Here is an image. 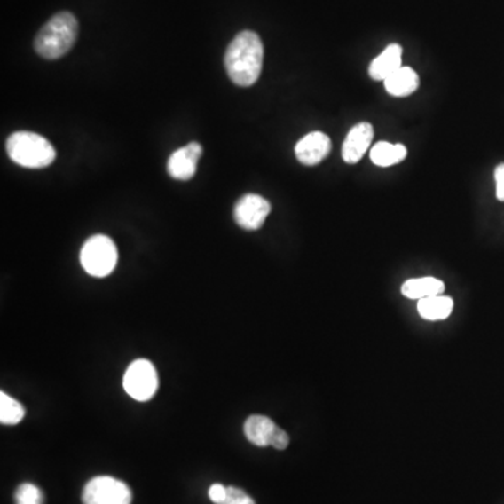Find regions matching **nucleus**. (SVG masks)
<instances>
[{"label": "nucleus", "instance_id": "18", "mask_svg": "<svg viewBox=\"0 0 504 504\" xmlns=\"http://www.w3.org/2000/svg\"><path fill=\"white\" fill-rule=\"evenodd\" d=\"M14 500L16 504H43V494L35 484H23L17 488Z\"/></svg>", "mask_w": 504, "mask_h": 504}, {"label": "nucleus", "instance_id": "16", "mask_svg": "<svg viewBox=\"0 0 504 504\" xmlns=\"http://www.w3.org/2000/svg\"><path fill=\"white\" fill-rule=\"evenodd\" d=\"M408 156V150L404 145H392L389 142H378L370 152V159L378 167H391L401 163Z\"/></svg>", "mask_w": 504, "mask_h": 504}, {"label": "nucleus", "instance_id": "15", "mask_svg": "<svg viewBox=\"0 0 504 504\" xmlns=\"http://www.w3.org/2000/svg\"><path fill=\"white\" fill-rule=\"evenodd\" d=\"M454 309V302L448 295H431L428 299L419 300L418 311L421 319L428 321L447 319Z\"/></svg>", "mask_w": 504, "mask_h": 504}, {"label": "nucleus", "instance_id": "20", "mask_svg": "<svg viewBox=\"0 0 504 504\" xmlns=\"http://www.w3.org/2000/svg\"><path fill=\"white\" fill-rule=\"evenodd\" d=\"M289 435L278 426L275 435H273L272 440H271V445H272L273 448H276V450H285V448H287V445H289Z\"/></svg>", "mask_w": 504, "mask_h": 504}, {"label": "nucleus", "instance_id": "11", "mask_svg": "<svg viewBox=\"0 0 504 504\" xmlns=\"http://www.w3.org/2000/svg\"><path fill=\"white\" fill-rule=\"evenodd\" d=\"M402 67V47L399 43H391L385 48L368 67V75L373 80L389 79Z\"/></svg>", "mask_w": 504, "mask_h": 504}, {"label": "nucleus", "instance_id": "7", "mask_svg": "<svg viewBox=\"0 0 504 504\" xmlns=\"http://www.w3.org/2000/svg\"><path fill=\"white\" fill-rule=\"evenodd\" d=\"M271 213V205L263 196L247 193L234 206V220L241 229L258 230Z\"/></svg>", "mask_w": 504, "mask_h": 504}, {"label": "nucleus", "instance_id": "1", "mask_svg": "<svg viewBox=\"0 0 504 504\" xmlns=\"http://www.w3.org/2000/svg\"><path fill=\"white\" fill-rule=\"evenodd\" d=\"M264 63V43L254 31H241L229 43L224 55V67L232 83L249 87L261 76Z\"/></svg>", "mask_w": 504, "mask_h": 504}, {"label": "nucleus", "instance_id": "10", "mask_svg": "<svg viewBox=\"0 0 504 504\" xmlns=\"http://www.w3.org/2000/svg\"><path fill=\"white\" fill-rule=\"evenodd\" d=\"M374 130L368 122H360L349 130L343 146L342 159L348 164H356L363 159L368 147L372 145Z\"/></svg>", "mask_w": 504, "mask_h": 504}, {"label": "nucleus", "instance_id": "19", "mask_svg": "<svg viewBox=\"0 0 504 504\" xmlns=\"http://www.w3.org/2000/svg\"><path fill=\"white\" fill-rule=\"evenodd\" d=\"M223 504H256V501L242 489L227 486L226 500Z\"/></svg>", "mask_w": 504, "mask_h": 504}, {"label": "nucleus", "instance_id": "2", "mask_svg": "<svg viewBox=\"0 0 504 504\" xmlns=\"http://www.w3.org/2000/svg\"><path fill=\"white\" fill-rule=\"evenodd\" d=\"M79 24L69 12H60L45 23L34 40V48L45 59L65 57L76 43Z\"/></svg>", "mask_w": 504, "mask_h": 504}, {"label": "nucleus", "instance_id": "6", "mask_svg": "<svg viewBox=\"0 0 504 504\" xmlns=\"http://www.w3.org/2000/svg\"><path fill=\"white\" fill-rule=\"evenodd\" d=\"M83 504H130L132 492L122 481L111 476H97L84 486Z\"/></svg>", "mask_w": 504, "mask_h": 504}, {"label": "nucleus", "instance_id": "5", "mask_svg": "<svg viewBox=\"0 0 504 504\" xmlns=\"http://www.w3.org/2000/svg\"><path fill=\"white\" fill-rule=\"evenodd\" d=\"M123 389L135 401H149L159 389L156 367L146 358H138L123 375Z\"/></svg>", "mask_w": 504, "mask_h": 504}, {"label": "nucleus", "instance_id": "3", "mask_svg": "<svg viewBox=\"0 0 504 504\" xmlns=\"http://www.w3.org/2000/svg\"><path fill=\"white\" fill-rule=\"evenodd\" d=\"M6 150L14 163L26 169H45L57 157L50 140L27 130L12 133L6 140Z\"/></svg>", "mask_w": 504, "mask_h": 504}, {"label": "nucleus", "instance_id": "13", "mask_svg": "<svg viewBox=\"0 0 504 504\" xmlns=\"http://www.w3.org/2000/svg\"><path fill=\"white\" fill-rule=\"evenodd\" d=\"M445 290V282H441L440 279L431 278V276L409 279L401 287L402 295L411 300L428 299L431 295H443Z\"/></svg>", "mask_w": 504, "mask_h": 504}, {"label": "nucleus", "instance_id": "21", "mask_svg": "<svg viewBox=\"0 0 504 504\" xmlns=\"http://www.w3.org/2000/svg\"><path fill=\"white\" fill-rule=\"evenodd\" d=\"M227 486H223L220 484H215L210 486L209 499L215 504H223L226 500Z\"/></svg>", "mask_w": 504, "mask_h": 504}, {"label": "nucleus", "instance_id": "22", "mask_svg": "<svg viewBox=\"0 0 504 504\" xmlns=\"http://www.w3.org/2000/svg\"><path fill=\"white\" fill-rule=\"evenodd\" d=\"M494 178H496V196L499 201L504 202V163L498 166L494 171Z\"/></svg>", "mask_w": 504, "mask_h": 504}, {"label": "nucleus", "instance_id": "14", "mask_svg": "<svg viewBox=\"0 0 504 504\" xmlns=\"http://www.w3.org/2000/svg\"><path fill=\"white\" fill-rule=\"evenodd\" d=\"M387 93L394 97H408L419 87V76L412 67H402L392 76L384 80Z\"/></svg>", "mask_w": 504, "mask_h": 504}, {"label": "nucleus", "instance_id": "9", "mask_svg": "<svg viewBox=\"0 0 504 504\" xmlns=\"http://www.w3.org/2000/svg\"><path fill=\"white\" fill-rule=\"evenodd\" d=\"M331 149L332 142L328 135L322 132H311L297 142L295 152L300 163L311 167L326 160Z\"/></svg>", "mask_w": 504, "mask_h": 504}, {"label": "nucleus", "instance_id": "8", "mask_svg": "<svg viewBox=\"0 0 504 504\" xmlns=\"http://www.w3.org/2000/svg\"><path fill=\"white\" fill-rule=\"evenodd\" d=\"M202 153V146L198 142H191L186 146L176 150L169 156V163H167L169 177L178 181H188L193 178L198 169V161Z\"/></svg>", "mask_w": 504, "mask_h": 504}, {"label": "nucleus", "instance_id": "12", "mask_svg": "<svg viewBox=\"0 0 504 504\" xmlns=\"http://www.w3.org/2000/svg\"><path fill=\"white\" fill-rule=\"evenodd\" d=\"M276 429L278 426L268 416L252 415L246 421L244 433L252 445H258V447H268L271 445V440L275 435Z\"/></svg>", "mask_w": 504, "mask_h": 504}, {"label": "nucleus", "instance_id": "17", "mask_svg": "<svg viewBox=\"0 0 504 504\" xmlns=\"http://www.w3.org/2000/svg\"><path fill=\"white\" fill-rule=\"evenodd\" d=\"M26 411L23 405L12 398L6 392H0V423L2 425H19L23 421Z\"/></svg>", "mask_w": 504, "mask_h": 504}, {"label": "nucleus", "instance_id": "4", "mask_svg": "<svg viewBox=\"0 0 504 504\" xmlns=\"http://www.w3.org/2000/svg\"><path fill=\"white\" fill-rule=\"evenodd\" d=\"M80 263L89 275L106 278L115 269L118 249L110 237L97 234L84 242L80 251Z\"/></svg>", "mask_w": 504, "mask_h": 504}]
</instances>
